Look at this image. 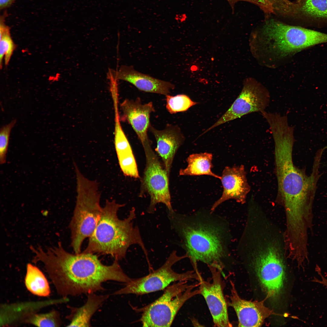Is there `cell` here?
I'll return each mask as SVG.
<instances>
[{
  "label": "cell",
  "instance_id": "6da1fadb",
  "mask_svg": "<svg viewBox=\"0 0 327 327\" xmlns=\"http://www.w3.org/2000/svg\"><path fill=\"white\" fill-rule=\"evenodd\" d=\"M30 249L34 254L32 262L43 264L61 297L103 290L102 284L107 281L126 284L132 279L124 272L118 261L105 265L94 254L66 251L61 242L45 249L39 245Z\"/></svg>",
  "mask_w": 327,
  "mask_h": 327
},
{
  "label": "cell",
  "instance_id": "7a4b0ae2",
  "mask_svg": "<svg viewBox=\"0 0 327 327\" xmlns=\"http://www.w3.org/2000/svg\"><path fill=\"white\" fill-rule=\"evenodd\" d=\"M275 144L276 168L279 194L283 200L286 219L299 223L313 216V205L320 176L321 159L315 158L312 172L307 176L304 169L294 165L292 152L294 142V130L280 126L271 131Z\"/></svg>",
  "mask_w": 327,
  "mask_h": 327
},
{
  "label": "cell",
  "instance_id": "3957f363",
  "mask_svg": "<svg viewBox=\"0 0 327 327\" xmlns=\"http://www.w3.org/2000/svg\"><path fill=\"white\" fill-rule=\"evenodd\" d=\"M167 212L171 228L180 238V245L195 269L200 261L223 271L224 260L230 256L228 222L210 210L189 215Z\"/></svg>",
  "mask_w": 327,
  "mask_h": 327
},
{
  "label": "cell",
  "instance_id": "277c9868",
  "mask_svg": "<svg viewBox=\"0 0 327 327\" xmlns=\"http://www.w3.org/2000/svg\"><path fill=\"white\" fill-rule=\"evenodd\" d=\"M237 249L250 262L266 299L279 298L285 281V259L288 256L284 233L269 227L253 229L244 236Z\"/></svg>",
  "mask_w": 327,
  "mask_h": 327
},
{
  "label": "cell",
  "instance_id": "5b68a950",
  "mask_svg": "<svg viewBox=\"0 0 327 327\" xmlns=\"http://www.w3.org/2000/svg\"><path fill=\"white\" fill-rule=\"evenodd\" d=\"M124 206L114 200H106L99 220L82 252L109 255L118 261L125 258L130 246L137 244L148 257L139 228L134 225L135 209H131L126 218L121 220L118 217V210Z\"/></svg>",
  "mask_w": 327,
  "mask_h": 327
},
{
  "label": "cell",
  "instance_id": "8992f818",
  "mask_svg": "<svg viewBox=\"0 0 327 327\" xmlns=\"http://www.w3.org/2000/svg\"><path fill=\"white\" fill-rule=\"evenodd\" d=\"M77 183L76 205L69 226L71 245L75 253H81L84 240L93 233L100 219L103 207L96 182L90 180L75 164Z\"/></svg>",
  "mask_w": 327,
  "mask_h": 327
},
{
  "label": "cell",
  "instance_id": "52a82bcc",
  "mask_svg": "<svg viewBox=\"0 0 327 327\" xmlns=\"http://www.w3.org/2000/svg\"><path fill=\"white\" fill-rule=\"evenodd\" d=\"M187 281L174 282L166 288L163 294L153 302L140 309V321L146 327H168L185 303L200 294L199 283L189 285Z\"/></svg>",
  "mask_w": 327,
  "mask_h": 327
},
{
  "label": "cell",
  "instance_id": "ba28073f",
  "mask_svg": "<svg viewBox=\"0 0 327 327\" xmlns=\"http://www.w3.org/2000/svg\"><path fill=\"white\" fill-rule=\"evenodd\" d=\"M262 31L271 48L282 56L327 42L326 34L273 20L266 22Z\"/></svg>",
  "mask_w": 327,
  "mask_h": 327
},
{
  "label": "cell",
  "instance_id": "9c48e42d",
  "mask_svg": "<svg viewBox=\"0 0 327 327\" xmlns=\"http://www.w3.org/2000/svg\"><path fill=\"white\" fill-rule=\"evenodd\" d=\"M186 258H187L186 254L179 256L176 251H173L160 267L144 276L132 279L126 283L125 286L113 294L144 295L163 290L174 282L193 280L198 281L201 276L197 271L179 273L173 270L172 267L174 264Z\"/></svg>",
  "mask_w": 327,
  "mask_h": 327
},
{
  "label": "cell",
  "instance_id": "30bf717a",
  "mask_svg": "<svg viewBox=\"0 0 327 327\" xmlns=\"http://www.w3.org/2000/svg\"><path fill=\"white\" fill-rule=\"evenodd\" d=\"M144 149L146 163L141 191L147 193L150 197L147 211L149 213H154L156 205L160 203L164 204L168 210L173 211L169 188V177L151 146Z\"/></svg>",
  "mask_w": 327,
  "mask_h": 327
},
{
  "label": "cell",
  "instance_id": "8fae6325",
  "mask_svg": "<svg viewBox=\"0 0 327 327\" xmlns=\"http://www.w3.org/2000/svg\"><path fill=\"white\" fill-rule=\"evenodd\" d=\"M270 99L269 91L262 85L255 81H247L244 83L239 94L227 111L203 134L246 114L265 111L269 105Z\"/></svg>",
  "mask_w": 327,
  "mask_h": 327
},
{
  "label": "cell",
  "instance_id": "7c38bea8",
  "mask_svg": "<svg viewBox=\"0 0 327 327\" xmlns=\"http://www.w3.org/2000/svg\"><path fill=\"white\" fill-rule=\"evenodd\" d=\"M208 267L212 275V281L205 280L201 276L198 281L200 294L206 302L214 326L232 327L228 316L227 303L223 293L221 277L223 271L214 267Z\"/></svg>",
  "mask_w": 327,
  "mask_h": 327
},
{
  "label": "cell",
  "instance_id": "4fadbf2b",
  "mask_svg": "<svg viewBox=\"0 0 327 327\" xmlns=\"http://www.w3.org/2000/svg\"><path fill=\"white\" fill-rule=\"evenodd\" d=\"M230 293L227 303L235 311L239 327H260L265 320L275 314L273 311L264 305L262 301L247 300L239 296L233 282L230 280Z\"/></svg>",
  "mask_w": 327,
  "mask_h": 327
},
{
  "label": "cell",
  "instance_id": "5bb4252c",
  "mask_svg": "<svg viewBox=\"0 0 327 327\" xmlns=\"http://www.w3.org/2000/svg\"><path fill=\"white\" fill-rule=\"evenodd\" d=\"M122 119L127 121L136 134L143 147L152 145L148 131L151 124L150 114L155 112L152 102L143 104L140 99H126L120 104Z\"/></svg>",
  "mask_w": 327,
  "mask_h": 327
},
{
  "label": "cell",
  "instance_id": "9a60e30c",
  "mask_svg": "<svg viewBox=\"0 0 327 327\" xmlns=\"http://www.w3.org/2000/svg\"><path fill=\"white\" fill-rule=\"evenodd\" d=\"M221 177L220 180L223 188V193L221 197L212 206L210 209L212 212L220 205L229 199H234L238 202L244 203L247 195L249 191V186L243 166L226 167Z\"/></svg>",
  "mask_w": 327,
  "mask_h": 327
},
{
  "label": "cell",
  "instance_id": "2e32d148",
  "mask_svg": "<svg viewBox=\"0 0 327 327\" xmlns=\"http://www.w3.org/2000/svg\"><path fill=\"white\" fill-rule=\"evenodd\" d=\"M114 79L128 82L138 89L147 92L166 96L175 88L170 82L159 80L135 70L131 66L123 65L119 70L109 68L107 73Z\"/></svg>",
  "mask_w": 327,
  "mask_h": 327
},
{
  "label": "cell",
  "instance_id": "e0dca14e",
  "mask_svg": "<svg viewBox=\"0 0 327 327\" xmlns=\"http://www.w3.org/2000/svg\"><path fill=\"white\" fill-rule=\"evenodd\" d=\"M157 142L155 149L163 162V166L170 177L174 156L184 140L178 126L168 124L162 130H159L151 124L149 129Z\"/></svg>",
  "mask_w": 327,
  "mask_h": 327
},
{
  "label": "cell",
  "instance_id": "ac0fdd59",
  "mask_svg": "<svg viewBox=\"0 0 327 327\" xmlns=\"http://www.w3.org/2000/svg\"><path fill=\"white\" fill-rule=\"evenodd\" d=\"M63 298L42 301L3 304L0 307V326H9L25 323L33 314L47 306L64 303Z\"/></svg>",
  "mask_w": 327,
  "mask_h": 327
},
{
  "label": "cell",
  "instance_id": "d6986e66",
  "mask_svg": "<svg viewBox=\"0 0 327 327\" xmlns=\"http://www.w3.org/2000/svg\"><path fill=\"white\" fill-rule=\"evenodd\" d=\"M109 296L108 295H98L94 293H90L88 295L87 301L81 307L68 306L71 313L66 317L70 321L67 326H91L92 317Z\"/></svg>",
  "mask_w": 327,
  "mask_h": 327
},
{
  "label": "cell",
  "instance_id": "ffe728a7",
  "mask_svg": "<svg viewBox=\"0 0 327 327\" xmlns=\"http://www.w3.org/2000/svg\"><path fill=\"white\" fill-rule=\"evenodd\" d=\"M213 155L205 152L193 154L187 159V167L181 169L179 172L180 176H200L207 175L220 179L221 177L215 174L211 170L213 166L212 163Z\"/></svg>",
  "mask_w": 327,
  "mask_h": 327
},
{
  "label": "cell",
  "instance_id": "44dd1931",
  "mask_svg": "<svg viewBox=\"0 0 327 327\" xmlns=\"http://www.w3.org/2000/svg\"><path fill=\"white\" fill-rule=\"evenodd\" d=\"M25 283L28 290L34 295L41 297L50 295V289L45 276L37 267L30 263L27 265Z\"/></svg>",
  "mask_w": 327,
  "mask_h": 327
},
{
  "label": "cell",
  "instance_id": "7402d4cb",
  "mask_svg": "<svg viewBox=\"0 0 327 327\" xmlns=\"http://www.w3.org/2000/svg\"><path fill=\"white\" fill-rule=\"evenodd\" d=\"M114 143L120 166L133 161L135 158L131 146L122 129L119 113L115 114Z\"/></svg>",
  "mask_w": 327,
  "mask_h": 327
},
{
  "label": "cell",
  "instance_id": "603a6c76",
  "mask_svg": "<svg viewBox=\"0 0 327 327\" xmlns=\"http://www.w3.org/2000/svg\"><path fill=\"white\" fill-rule=\"evenodd\" d=\"M7 13L4 12L0 18V64L2 68V60L5 56V64H8L15 48V44L12 38L9 27L5 23Z\"/></svg>",
  "mask_w": 327,
  "mask_h": 327
},
{
  "label": "cell",
  "instance_id": "cb8c5ba5",
  "mask_svg": "<svg viewBox=\"0 0 327 327\" xmlns=\"http://www.w3.org/2000/svg\"><path fill=\"white\" fill-rule=\"evenodd\" d=\"M25 323L38 327H59L61 321L58 312L53 310L45 313H34L26 320Z\"/></svg>",
  "mask_w": 327,
  "mask_h": 327
},
{
  "label": "cell",
  "instance_id": "d4e9b609",
  "mask_svg": "<svg viewBox=\"0 0 327 327\" xmlns=\"http://www.w3.org/2000/svg\"><path fill=\"white\" fill-rule=\"evenodd\" d=\"M300 11L313 18L327 19V0H305Z\"/></svg>",
  "mask_w": 327,
  "mask_h": 327
},
{
  "label": "cell",
  "instance_id": "484cf974",
  "mask_svg": "<svg viewBox=\"0 0 327 327\" xmlns=\"http://www.w3.org/2000/svg\"><path fill=\"white\" fill-rule=\"evenodd\" d=\"M166 97V107L171 114L187 111L197 103L192 101L187 95L178 94L175 96L168 95Z\"/></svg>",
  "mask_w": 327,
  "mask_h": 327
},
{
  "label": "cell",
  "instance_id": "4316f807",
  "mask_svg": "<svg viewBox=\"0 0 327 327\" xmlns=\"http://www.w3.org/2000/svg\"><path fill=\"white\" fill-rule=\"evenodd\" d=\"M16 123L15 119L9 123L2 126L0 130V163L5 164L6 161L10 133Z\"/></svg>",
  "mask_w": 327,
  "mask_h": 327
},
{
  "label": "cell",
  "instance_id": "83f0119b",
  "mask_svg": "<svg viewBox=\"0 0 327 327\" xmlns=\"http://www.w3.org/2000/svg\"><path fill=\"white\" fill-rule=\"evenodd\" d=\"M232 9L236 3L239 1H245L253 3L258 5L264 12L269 13L274 12V9L272 4L268 0H227Z\"/></svg>",
  "mask_w": 327,
  "mask_h": 327
},
{
  "label": "cell",
  "instance_id": "f1b7e54d",
  "mask_svg": "<svg viewBox=\"0 0 327 327\" xmlns=\"http://www.w3.org/2000/svg\"><path fill=\"white\" fill-rule=\"evenodd\" d=\"M272 5L274 10L283 13L292 10L294 6L293 4L289 0H268Z\"/></svg>",
  "mask_w": 327,
  "mask_h": 327
},
{
  "label": "cell",
  "instance_id": "f546056e",
  "mask_svg": "<svg viewBox=\"0 0 327 327\" xmlns=\"http://www.w3.org/2000/svg\"><path fill=\"white\" fill-rule=\"evenodd\" d=\"M17 0H0V10H4L10 7Z\"/></svg>",
  "mask_w": 327,
  "mask_h": 327
},
{
  "label": "cell",
  "instance_id": "4dcf8cb0",
  "mask_svg": "<svg viewBox=\"0 0 327 327\" xmlns=\"http://www.w3.org/2000/svg\"><path fill=\"white\" fill-rule=\"evenodd\" d=\"M304 0H297V2L300 3L301 2H302V1H304Z\"/></svg>",
  "mask_w": 327,
  "mask_h": 327
},
{
  "label": "cell",
  "instance_id": "1f68e13d",
  "mask_svg": "<svg viewBox=\"0 0 327 327\" xmlns=\"http://www.w3.org/2000/svg\"><path fill=\"white\" fill-rule=\"evenodd\" d=\"M264 112H265V111H264ZM263 113H262V114H263Z\"/></svg>",
  "mask_w": 327,
  "mask_h": 327
}]
</instances>
